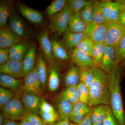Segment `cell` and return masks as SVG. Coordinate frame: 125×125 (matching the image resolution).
<instances>
[{
    "label": "cell",
    "instance_id": "11a10c76",
    "mask_svg": "<svg viewBox=\"0 0 125 125\" xmlns=\"http://www.w3.org/2000/svg\"><path fill=\"white\" fill-rule=\"evenodd\" d=\"M121 65L123 67H125V59L122 62Z\"/></svg>",
    "mask_w": 125,
    "mask_h": 125
},
{
    "label": "cell",
    "instance_id": "f546056e",
    "mask_svg": "<svg viewBox=\"0 0 125 125\" xmlns=\"http://www.w3.org/2000/svg\"><path fill=\"white\" fill-rule=\"evenodd\" d=\"M80 80L89 90L93 80V75L91 67L80 69Z\"/></svg>",
    "mask_w": 125,
    "mask_h": 125
},
{
    "label": "cell",
    "instance_id": "8d00e7d4",
    "mask_svg": "<svg viewBox=\"0 0 125 125\" xmlns=\"http://www.w3.org/2000/svg\"><path fill=\"white\" fill-rule=\"evenodd\" d=\"M115 52L116 64L118 65L125 59V35L115 48Z\"/></svg>",
    "mask_w": 125,
    "mask_h": 125
},
{
    "label": "cell",
    "instance_id": "ffe728a7",
    "mask_svg": "<svg viewBox=\"0 0 125 125\" xmlns=\"http://www.w3.org/2000/svg\"><path fill=\"white\" fill-rule=\"evenodd\" d=\"M86 35L85 32L73 33L68 29L63 34V45L67 49H73Z\"/></svg>",
    "mask_w": 125,
    "mask_h": 125
},
{
    "label": "cell",
    "instance_id": "d6a6232c",
    "mask_svg": "<svg viewBox=\"0 0 125 125\" xmlns=\"http://www.w3.org/2000/svg\"><path fill=\"white\" fill-rule=\"evenodd\" d=\"M94 8V2L92 1L83 7L79 11L81 18L87 26L93 22Z\"/></svg>",
    "mask_w": 125,
    "mask_h": 125
},
{
    "label": "cell",
    "instance_id": "5b68a950",
    "mask_svg": "<svg viewBox=\"0 0 125 125\" xmlns=\"http://www.w3.org/2000/svg\"><path fill=\"white\" fill-rule=\"evenodd\" d=\"M125 35V27L118 21L108 23L104 43L116 48Z\"/></svg>",
    "mask_w": 125,
    "mask_h": 125
},
{
    "label": "cell",
    "instance_id": "8992f818",
    "mask_svg": "<svg viewBox=\"0 0 125 125\" xmlns=\"http://www.w3.org/2000/svg\"><path fill=\"white\" fill-rule=\"evenodd\" d=\"M100 4L103 13L108 23L118 21L121 11L120 0L115 1H100Z\"/></svg>",
    "mask_w": 125,
    "mask_h": 125
},
{
    "label": "cell",
    "instance_id": "60d3db41",
    "mask_svg": "<svg viewBox=\"0 0 125 125\" xmlns=\"http://www.w3.org/2000/svg\"><path fill=\"white\" fill-rule=\"evenodd\" d=\"M23 119L28 121L32 125H46L42 119L36 114L27 113Z\"/></svg>",
    "mask_w": 125,
    "mask_h": 125
},
{
    "label": "cell",
    "instance_id": "1f68e13d",
    "mask_svg": "<svg viewBox=\"0 0 125 125\" xmlns=\"http://www.w3.org/2000/svg\"><path fill=\"white\" fill-rule=\"evenodd\" d=\"M94 6L93 23L98 24L108 23L107 20L102 11L100 1L94 2Z\"/></svg>",
    "mask_w": 125,
    "mask_h": 125
},
{
    "label": "cell",
    "instance_id": "e575fe53",
    "mask_svg": "<svg viewBox=\"0 0 125 125\" xmlns=\"http://www.w3.org/2000/svg\"><path fill=\"white\" fill-rule=\"evenodd\" d=\"M104 43H94L93 49L92 58L96 65H100L101 64L104 53Z\"/></svg>",
    "mask_w": 125,
    "mask_h": 125
},
{
    "label": "cell",
    "instance_id": "277c9868",
    "mask_svg": "<svg viewBox=\"0 0 125 125\" xmlns=\"http://www.w3.org/2000/svg\"><path fill=\"white\" fill-rule=\"evenodd\" d=\"M72 13L71 9L67 4L62 10L51 17L50 28L60 34L67 31Z\"/></svg>",
    "mask_w": 125,
    "mask_h": 125
},
{
    "label": "cell",
    "instance_id": "7a4b0ae2",
    "mask_svg": "<svg viewBox=\"0 0 125 125\" xmlns=\"http://www.w3.org/2000/svg\"><path fill=\"white\" fill-rule=\"evenodd\" d=\"M121 67L116 65L108 74V87L112 111L120 125H125V115L121 94Z\"/></svg>",
    "mask_w": 125,
    "mask_h": 125
},
{
    "label": "cell",
    "instance_id": "db71d44e",
    "mask_svg": "<svg viewBox=\"0 0 125 125\" xmlns=\"http://www.w3.org/2000/svg\"><path fill=\"white\" fill-rule=\"evenodd\" d=\"M121 6V11L125 10V0H120Z\"/></svg>",
    "mask_w": 125,
    "mask_h": 125
},
{
    "label": "cell",
    "instance_id": "d6986e66",
    "mask_svg": "<svg viewBox=\"0 0 125 125\" xmlns=\"http://www.w3.org/2000/svg\"><path fill=\"white\" fill-rule=\"evenodd\" d=\"M92 107L90 113L93 125H102L110 107L108 105L101 104Z\"/></svg>",
    "mask_w": 125,
    "mask_h": 125
},
{
    "label": "cell",
    "instance_id": "f35d334b",
    "mask_svg": "<svg viewBox=\"0 0 125 125\" xmlns=\"http://www.w3.org/2000/svg\"><path fill=\"white\" fill-rule=\"evenodd\" d=\"M14 92L4 87L0 88V107H3L13 98Z\"/></svg>",
    "mask_w": 125,
    "mask_h": 125
},
{
    "label": "cell",
    "instance_id": "9c48e42d",
    "mask_svg": "<svg viewBox=\"0 0 125 125\" xmlns=\"http://www.w3.org/2000/svg\"><path fill=\"white\" fill-rule=\"evenodd\" d=\"M107 24H98L92 22L87 25L85 33L94 43H104L106 33Z\"/></svg>",
    "mask_w": 125,
    "mask_h": 125
},
{
    "label": "cell",
    "instance_id": "e0dca14e",
    "mask_svg": "<svg viewBox=\"0 0 125 125\" xmlns=\"http://www.w3.org/2000/svg\"><path fill=\"white\" fill-rule=\"evenodd\" d=\"M38 39L41 49L47 60L51 62L53 59L52 47L51 40L49 38V31L47 30L42 31L38 36Z\"/></svg>",
    "mask_w": 125,
    "mask_h": 125
},
{
    "label": "cell",
    "instance_id": "44dd1931",
    "mask_svg": "<svg viewBox=\"0 0 125 125\" xmlns=\"http://www.w3.org/2000/svg\"><path fill=\"white\" fill-rule=\"evenodd\" d=\"M36 47L32 45L25 56L22 62L23 72L24 78L32 71L36 66Z\"/></svg>",
    "mask_w": 125,
    "mask_h": 125
},
{
    "label": "cell",
    "instance_id": "74e56055",
    "mask_svg": "<svg viewBox=\"0 0 125 125\" xmlns=\"http://www.w3.org/2000/svg\"><path fill=\"white\" fill-rule=\"evenodd\" d=\"M92 2L91 1L86 0H67V4L72 12L79 13L83 7Z\"/></svg>",
    "mask_w": 125,
    "mask_h": 125
},
{
    "label": "cell",
    "instance_id": "7dc6e473",
    "mask_svg": "<svg viewBox=\"0 0 125 125\" xmlns=\"http://www.w3.org/2000/svg\"><path fill=\"white\" fill-rule=\"evenodd\" d=\"M80 125H93L91 120L90 112L85 116Z\"/></svg>",
    "mask_w": 125,
    "mask_h": 125
},
{
    "label": "cell",
    "instance_id": "836d02e7",
    "mask_svg": "<svg viewBox=\"0 0 125 125\" xmlns=\"http://www.w3.org/2000/svg\"><path fill=\"white\" fill-rule=\"evenodd\" d=\"M60 97L65 99L74 105L79 101L76 87H67L61 94Z\"/></svg>",
    "mask_w": 125,
    "mask_h": 125
},
{
    "label": "cell",
    "instance_id": "c3c4849f",
    "mask_svg": "<svg viewBox=\"0 0 125 125\" xmlns=\"http://www.w3.org/2000/svg\"><path fill=\"white\" fill-rule=\"evenodd\" d=\"M118 20L125 27V10L121 11Z\"/></svg>",
    "mask_w": 125,
    "mask_h": 125
},
{
    "label": "cell",
    "instance_id": "4dcf8cb0",
    "mask_svg": "<svg viewBox=\"0 0 125 125\" xmlns=\"http://www.w3.org/2000/svg\"><path fill=\"white\" fill-rule=\"evenodd\" d=\"M94 42L87 35L75 48L84 52L92 57Z\"/></svg>",
    "mask_w": 125,
    "mask_h": 125
},
{
    "label": "cell",
    "instance_id": "816d5d0a",
    "mask_svg": "<svg viewBox=\"0 0 125 125\" xmlns=\"http://www.w3.org/2000/svg\"><path fill=\"white\" fill-rule=\"evenodd\" d=\"M19 125H32L29 123L28 121L23 119L22 120V121L20 123Z\"/></svg>",
    "mask_w": 125,
    "mask_h": 125
},
{
    "label": "cell",
    "instance_id": "ab89813d",
    "mask_svg": "<svg viewBox=\"0 0 125 125\" xmlns=\"http://www.w3.org/2000/svg\"><path fill=\"white\" fill-rule=\"evenodd\" d=\"M39 113L43 121L48 125H54L59 118L57 112H40Z\"/></svg>",
    "mask_w": 125,
    "mask_h": 125
},
{
    "label": "cell",
    "instance_id": "8fae6325",
    "mask_svg": "<svg viewBox=\"0 0 125 125\" xmlns=\"http://www.w3.org/2000/svg\"><path fill=\"white\" fill-rule=\"evenodd\" d=\"M116 65H118L116 61L115 48L105 44L104 53L99 67L108 74Z\"/></svg>",
    "mask_w": 125,
    "mask_h": 125
},
{
    "label": "cell",
    "instance_id": "ac0fdd59",
    "mask_svg": "<svg viewBox=\"0 0 125 125\" xmlns=\"http://www.w3.org/2000/svg\"><path fill=\"white\" fill-rule=\"evenodd\" d=\"M0 84L1 87L10 90L14 93H16L23 86L24 83L22 80L6 74H0Z\"/></svg>",
    "mask_w": 125,
    "mask_h": 125
},
{
    "label": "cell",
    "instance_id": "4fadbf2b",
    "mask_svg": "<svg viewBox=\"0 0 125 125\" xmlns=\"http://www.w3.org/2000/svg\"><path fill=\"white\" fill-rule=\"evenodd\" d=\"M0 74H6L17 79L24 78L22 62L9 60L0 66Z\"/></svg>",
    "mask_w": 125,
    "mask_h": 125
},
{
    "label": "cell",
    "instance_id": "f6af8a7d",
    "mask_svg": "<svg viewBox=\"0 0 125 125\" xmlns=\"http://www.w3.org/2000/svg\"><path fill=\"white\" fill-rule=\"evenodd\" d=\"M46 112L56 113L55 108L52 105L48 103L45 99H42L40 106V111Z\"/></svg>",
    "mask_w": 125,
    "mask_h": 125
},
{
    "label": "cell",
    "instance_id": "7c38bea8",
    "mask_svg": "<svg viewBox=\"0 0 125 125\" xmlns=\"http://www.w3.org/2000/svg\"><path fill=\"white\" fill-rule=\"evenodd\" d=\"M70 57L80 69L91 67L96 65L92 57L76 48L70 49Z\"/></svg>",
    "mask_w": 125,
    "mask_h": 125
},
{
    "label": "cell",
    "instance_id": "d4e9b609",
    "mask_svg": "<svg viewBox=\"0 0 125 125\" xmlns=\"http://www.w3.org/2000/svg\"><path fill=\"white\" fill-rule=\"evenodd\" d=\"M36 67L41 87L43 90L46 85L48 73L46 62L41 54L39 56Z\"/></svg>",
    "mask_w": 125,
    "mask_h": 125
},
{
    "label": "cell",
    "instance_id": "4316f807",
    "mask_svg": "<svg viewBox=\"0 0 125 125\" xmlns=\"http://www.w3.org/2000/svg\"><path fill=\"white\" fill-rule=\"evenodd\" d=\"M51 42L54 57L62 61L68 60L70 59V56L65 49L58 41L53 39Z\"/></svg>",
    "mask_w": 125,
    "mask_h": 125
},
{
    "label": "cell",
    "instance_id": "bcb514c9",
    "mask_svg": "<svg viewBox=\"0 0 125 125\" xmlns=\"http://www.w3.org/2000/svg\"><path fill=\"white\" fill-rule=\"evenodd\" d=\"M10 48H0V65H2L10 60Z\"/></svg>",
    "mask_w": 125,
    "mask_h": 125
},
{
    "label": "cell",
    "instance_id": "5bb4252c",
    "mask_svg": "<svg viewBox=\"0 0 125 125\" xmlns=\"http://www.w3.org/2000/svg\"><path fill=\"white\" fill-rule=\"evenodd\" d=\"M13 32L8 26L0 28V48H10L12 45L24 41Z\"/></svg>",
    "mask_w": 125,
    "mask_h": 125
},
{
    "label": "cell",
    "instance_id": "7402d4cb",
    "mask_svg": "<svg viewBox=\"0 0 125 125\" xmlns=\"http://www.w3.org/2000/svg\"><path fill=\"white\" fill-rule=\"evenodd\" d=\"M87 25L81 18L79 13L72 12L69 22L68 30L73 33L85 32Z\"/></svg>",
    "mask_w": 125,
    "mask_h": 125
},
{
    "label": "cell",
    "instance_id": "6da1fadb",
    "mask_svg": "<svg viewBox=\"0 0 125 125\" xmlns=\"http://www.w3.org/2000/svg\"><path fill=\"white\" fill-rule=\"evenodd\" d=\"M93 80L89 89L90 107L101 104L110 105L108 75L96 65L91 67Z\"/></svg>",
    "mask_w": 125,
    "mask_h": 125
},
{
    "label": "cell",
    "instance_id": "d590c367",
    "mask_svg": "<svg viewBox=\"0 0 125 125\" xmlns=\"http://www.w3.org/2000/svg\"><path fill=\"white\" fill-rule=\"evenodd\" d=\"M76 89L79 101L88 105L90 96L89 89L81 82L76 86Z\"/></svg>",
    "mask_w": 125,
    "mask_h": 125
},
{
    "label": "cell",
    "instance_id": "2e32d148",
    "mask_svg": "<svg viewBox=\"0 0 125 125\" xmlns=\"http://www.w3.org/2000/svg\"><path fill=\"white\" fill-rule=\"evenodd\" d=\"M17 8L20 13L32 23L40 25L44 22L43 15L39 11L31 9L22 3L18 4Z\"/></svg>",
    "mask_w": 125,
    "mask_h": 125
},
{
    "label": "cell",
    "instance_id": "7bdbcfd3",
    "mask_svg": "<svg viewBox=\"0 0 125 125\" xmlns=\"http://www.w3.org/2000/svg\"><path fill=\"white\" fill-rule=\"evenodd\" d=\"M102 125H120L114 116L111 108H109L106 118Z\"/></svg>",
    "mask_w": 125,
    "mask_h": 125
},
{
    "label": "cell",
    "instance_id": "cb8c5ba5",
    "mask_svg": "<svg viewBox=\"0 0 125 125\" xmlns=\"http://www.w3.org/2000/svg\"><path fill=\"white\" fill-rule=\"evenodd\" d=\"M79 72V68L74 66H71L65 78V84L66 87L77 86L80 82Z\"/></svg>",
    "mask_w": 125,
    "mask_h": 125
},
{
    "label": "cell",
    "instance_id": "9a60e30c",
    "mask_svg": "<svg viewBox=\"0 0 125 125\" xmlns=\"http://www.w3.org/2000/svg\"><path fill=\"white\" fill-rule=\"evenodd\" d=\"M32 45L26 40L17 43L10 47L9 59L22 62L25 56Z\"/></svg>",
    "mask_w": 125,
    "mask_h": 125
},
{
    "label": "cell",
    "instance_id": "30bf717a",
    "mask_svg": "<svg viewBox=\"0 0 125 125\" xmlns=\"http://www.w3.org/2000/svg\"><path fill=\"white\" fill-rule=\"evenodd\" d=\"M42 99L39 96L25 92L21 101L27 113L38 115L40 111Z\"/></svg>",
    "mask_w": 125,
    "mask_h": 125
},
{
    "label": "cell",
    "instance_id": "f1b7e54d",
    "mask_svg": "<svg viewBox=\"0 0 125 125\" xmlns=\"http://www.w3.org/2000/svg\"><path fill=\"white\" fill-rule=\"evenodd\" d=\"M67 0H55L45 10V13L49 17L55 15L64 8L67 4Z\"/></svg>",
    "mask_w": 125,
    "mask_h": 125
},
{
    "label": "cell",
    "instance_id": "52a82bcc",
    "mask_svg": "<svg viewBox=\"0 0 125 125\" xmlns=\"http://www.w3.org/2000/svg\"><path fill=\"white\" fill-rule=\"evenodd\" d=\"M23 88L25 92L39 96L42 91L39 78L36 66L34 69L25 78Z\"/></svg>",
    "mask_w": 125,
    "mask_h": 125
},
{
    "label": "cell",
    "instance_id": "f5cc1de1",
    "mask_svg": "<svg viewBox=\"0 0 125 125\" xmlns=\"http://www.w3.org/2000/svg\"><path fill=\"white\" fill-rule=\"evenodd\" d=\"M4 117L1 112L0 113V125H2L4 121Z\"/></svg>",
    "mask_w": 125,
    "mask_h": 125
},
{
    "label": "cell",
    "instance_id": "ba28073f",
    "mask_svg": "<svg viewBox=\"0 0 125 125\" xmlns=\"http://www.w3.org/2000/svg\"><path fill=\"white\" fill-rule=\"evenodd\" d=\"M9 20L8 27L13 32L25 40L29 39L28 30L23 21L15 11H12Z\"/></svg>",
    "mask_w": 125,
    "mask_h": 125
},
{
    "label": "cell",
    "instance_id": "b9f144b4",
    "mask_svg": "<svg viewBox=\"0 0 125 125\" xmlns=\"http://www.w3.org/2000/svg\"><path fill=\"white\" fill-rule=\"evenodd\" d=\"M90 111L91 108H87L75 115L70 116L69 119L74 123L79 124L80 125L84 117L87 114L90 112Z\"/></svg>",
    "mask_w": 125,
    "mask_h": 125
},
{
    "label": "cell",
    "instance_id": "f907efd6",
    "mask_svg": "<svg viewBox=\"0 0 125 125\" xmlns=\"http://www.w3.org/2000/svg\"><path fill=\"white\" fill-rule=\"evenodd\" d=\"M20 123L16 121L6 119L2 125H19Z\"/></svg>",
    "mask_w": 125,
    "mask_h": 125
},
{
    "label": "cell",
    "instance_id": "681fc988",
    "mask_svg": "<svg viewBox=\"0 0 125 125\" xmlns=\"http://www.w3.org/2000/svg\"><path fill=\"white\" fill-rule=\"evenodd\" d=\"M69 119L60 120L59 119L54 125H70Z\"/></svg>",
    "mask_w": 125,
    "mask_h": 125
},
{
    "label": "cell",
    "instance_id": "83f0119b",
    "mask_svg": "<svg viewBox=\"0 0 125 125\" xmlns=\"http://www.w3.org/2000/svg\"><path fill=\"white\" fill-rule=\"evenodd\" d=\"M13 10L11 6L7 2H1L0 5V27H7V21Z\"/></svg>",
    "mask_w": 125,
    "mask_h": 125
},
{
    "label": "cell",
    "instance_id": "484cf974",
    "mask_svg": "<svg viewBox=\"0 0 125 125\" xmlns=\"http://www.w3.org/2000/svg\"><path fill=\"white\" fill-rule=\"evenodd\" d=\"M59 74L58 70L54 65L49 67L48 87L51 92H54L58 89L60 85Z\"/></svg>",
    "mask_w": 125,
    "mask_h": 125
},
{
    "label": "cell",
    "instance_id": "9f6ffc18",
    "mask_svg": "<svg viewBox=\"0 0 125 125\" xmlns=\"http://www.w3.org/2000/svg\"><path fill=\"white\" fill-rule=\"evenodd\" d=\"M70 125H80L79 124H76V123H71Z\"/></svg>",
    "mask_w": 125,
    "mask_h": 125
},
{
    "label": "cell",
    "instance_id": "3957f363",
    "mask_svg": "<svg viewBox=\"0 0 125 125\" xmlns=\"http://www.w3.org/2000/svg\"><path fill=\"white\" fill-rule=\"evenodd\" d=\"M1 110L5 118L14 121L23 120L27 113L18 97L13 98L1 108Z\"/></svg>",
    "mask_w": 125,
    "mask_h": 125
},
{
    "label": "cell",
    "instance_id": "ee69618b",
    "mask_svg": "<svg viewBox=\"0 0 125 125\" xmlns=\"http://www.w3.org/2000/svg\"><path fill=\"white\" fill-rule=\"evenodd\" d=\"M89 107L88 105L79 101L74 104L72 112L70 116L74 115Z\"/></svg>",
    "mask_w": 125,
    "mask_h": 125
},
{
    "label": "cell",
    "instance_id": "603a6c76",
    "mask_svg": "<svg viewBox=\"0 0 125 125\" xmlns=\"http://www.w3.org/2000/svg\"><path fill=\"white\" fill-rule=\"evenodd\" d=\"M73 106V105L69 101L62 98H60L57 105L59 119H70Z\"/></svg>",
    "mask_w": 125,
    "mask_h": 125
}]
</instances>
